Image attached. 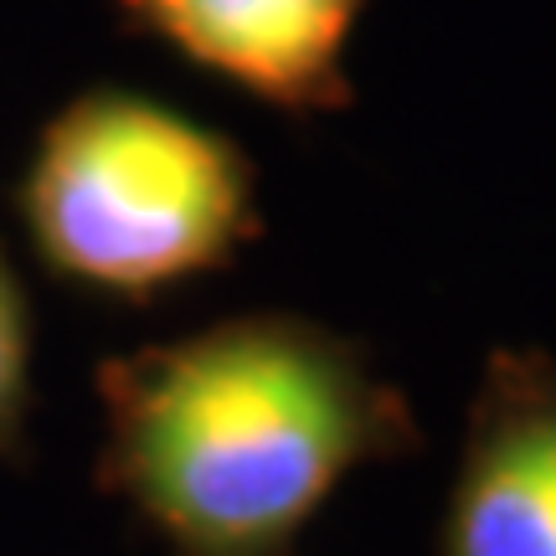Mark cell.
<instances>
[{
  "instance_id": "cell-5",
  "label": "cell",
  "mask_w": 556,
  "mask_h": 556,
  "mask_svg": "<svg viewBox=\"0 0 556 556\" xmlns=\"http://www.w3.org/2000/svg\"><path fill=\"white\" fill-rule=\"evenodd\" d=\"M31 356H37V315L26 278L0 238V464L26 469L31 458Z\"/></svg>"
},
{
  "instance_id": "cell-3",
  "label": "cell",
  "mask_w": 556,
  "mask_h": 556,
  "mask_svg": "<svg viewBox=\"0 0 556 556\" xmlns=\"http://www.w3.org/2000/svg\"><path fill=\"white\" fill-rule=\"evenodd\" d=\"M371 0H114L124 37L289 124L356 109L351 47Z\"/></svg>"
},
{
  "instance_id": "cell-4",
  "label": "cell",
  "mask_w": 556,
  "mask_h": 556,
  "mask_svg": "<svg viewBox=\"0 0 556 556\" xmlns=\"http://www.w3.org/2000/svg\"><path fill=\"white\" fill-rule=\"evenodd\" d=\"M433 556H556V356L495 345L484 356Z\"/></svg>"
},
{
  "instance_id": "cell-2",
  "label": "cell",
  "mask_w": 556,
  "mask_h": 556,
  "mask_svg": "<svg viewBox=\"0 0 556 556\" xmlns=\"http://www.w3.org/2000/svg\"><path fill=\"white\" fill-rule=\"evenodd\" d=\"M11 206L41 274L114 309H155L263 238L242 139L124 83H88L41 119Z\"/></svg>"
},
{
  "instance_id": "cell-1",
  "label": "cell",
  "mask_w": 556,
  "mask_h": 556,
  "mask_svg": "<svg viewBox=\"0 0 556 556\" xmlns=\"http://www.w3.org/2000/svg\"><path fill=\"white\" fill-rule=\"evenodd\" d=\"M99 495L165 556H299L340 484L422 454L371 345L299 309H242L93 366Z\"/></svg>"
}]
</instances>
